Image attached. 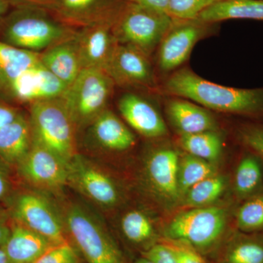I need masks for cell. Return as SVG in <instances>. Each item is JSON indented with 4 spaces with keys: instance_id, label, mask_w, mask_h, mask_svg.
<instances>
[{
    "instance_id": "obj_1",
    "label": "cell",
    "mask_w": 263,
    "mask_h": 263,
    "mask_svg": "<svg viewBox=\"0 0 263 263\" xmlns=\"http://www.w3.org/2000/svg\"><path fill=\"white\" fill-rule=\"evenodd\" d=\"M157 94L191 100L211 111L263 122V87L240 89L213 83L183 67L159 83Z\"/></svg>"
},
{
    "instance_id": "obj_2",
    "label": "cell",
    "mask_w": 263,
    "mask_h": 263,
    "mask_svg": "<svg viewBox=\"0 0 263 263\" xmlns=\"http://www.w3.org/2000/svg\"><path fill=\"white\" fill-rule=\"evenodd\" d=\"M55 197L67 238L86 263H127L100 212L80 197Z\"/></svg>"
},
{
    "instance_id": "obj_3",
    "label": "cell",
    "mask_w": 263,
    "mask_h": 263,
    "mask_svg": "<svg viewBox=\"0 0 263 263\" xmlns=\"http://www.w3.org/2000/svg\"><path fill=\"white\" fill-rule=\"evenodd\" d=\"M76 31L49 10L34 7L12 8L0 21L1 42L37 53L72 37Z\"/></svg>"
},
{
    "instance_id": "obj_4",
    "label": "cell",
    "mask_w": 263,
    "mask_h": 263,
    "mask_svg": "<svg viewBox=\"0 0 263 263\" xmlns=\"http://www.w3.org/2000/svg\"><path fill=\"white\" fill-rule=\"evenodd\" d=\"M3 208L9 221L43 235L55 245L70 242L60 204L53 195L24 185L15 189Z\"/></svg>"
},
{
    "instance_id": "obj_5",
    "label": "cell",
    "mask_w": 263,
    "mask_h": 263,
    "mask_svg": "<svg viewBox=\"0 0 263 263\" xmlns=\"http://www.w3.org/2000/svg\"><path fill=\"white\" fill-rule=\"evenodd\" d=\"M115 84L103 70L84 69L61 99L77 134L108 108Z\"/></svg>"
},
{
    "instance_id": "obj_6",
    "label": "cell",
    "mask_w": 263,
    "mask_h": 263,
    "mask_svg": "<svg viewBox=\"0 0 263 263\" xmlns=\"http://www.w3.org/2000/svg\"><path fill=\"white\" fill-rule=\"evenodd\" d=\"M28 115L32 141L69 162L78 152V134L61 97L31 104Z\"/></svg>"
},
{
    "instance_id": "obj_7",
    "label": "cell",
    "mask_w": 263,
    "mask_h": 263,
    "mask_svg": "<svg viewBox=\"0 0 263 263\" xmlns=\"http://www.w3.org/2000/svg\"><path fill=\"white\" fill-rule=\"evenodd\" d=\"M174 19L167 13L129 3L113 25L119 44L127 45L152 58Z\"/></svg>"
},
{
    "instance_id": "obj_8",
    "label": "cell",
    "mask_w": 263,
    "mask_h": 263,
    "mask_svg": "<svg viewBox=\"0 0 263 263\" xmlns=\"http://www.w3.org/2000/svg\"><path fill=\"white\" fill-rule=\"evenodd\" d=\"M67 186L99 212L111 210L122 200L115 179L98 162L79 152L69 161Z\"/></svg>"
},
{
    "instance_id": "obj_9",
    "label": "cell",
    "mask_w": 263,
    "mask_h": 263,
    "mask_svg": "<svg viewBox=\"0 0 263 263\" xmlns=\"http://www.w3.org/2000/svg\"><path fill=\"white\" fill-rule=\"evenodd\" d=\"M226 209L214 206L195 208L180 213L165 230L167 239L178 240L200 252L214 248L226 231Z\"/></svg>"
},
{
    "instance_id": "obj_10",
    "label": "cell",
    "mask_w": 263,
    "mask_h": 263,
    "mask_svg": "<svg viewBox=\"0 0 263 263\" xmlns=\"http://www.w3.org/2000/svg\"><path fill=\"white\" fill-rule=\"evenodd\" d=\"M216 29V24L206 23L199 19H174L155 52L157 75L158 72L162 80L183 67L195 45L214 34Z\"/></svg>"
},
{
    "instance_id": "obj_11",
    "label": "cell",
    "mask_w": 263,
    "mask_h": 263,
    "mask_svg": "<svg viewBox=\"0 0 263 263\" xmlns=\"http://www.w3.org/2000/svg\"><path fill=\"white\" fill-rule=\"evenodd\" d=\"M14 170L24 186L54 197L63 194L67 186L68 162L34 141Z\"/></svg>"
},
{
    "instance_id": "obj_12",
    "label": "cell",
    "mask_w": 263,
    "mask_h": 263,
    "mask_svg": "<svg viewBox=\"0 0 263 263\" xmlns=\"http://www.w3.org/2000/svg\"><path fill=\"white\" fill-rule=\"evenodd\" d=\"M105 72L116 87L157 94L158 77L151 57L136 48L118 43Z\"/></svg>"
},
{
    "instance_id": "obj_13",
    "label": "cell",
    "mask_w": 263,
    "mask_h": 263,
    "mask_svg": "<svg viewBox=\"0 0 263 263\" xmlns=\"http://www.w3.org/2000/svg\"><path fill=\"white\" fill-rule=\"evenodd\" d=\"M129 0H58L51 11L63 23L80 29L113 26Z\"/></svg>"
},
{
    "instance_id": "obj_14",
    "label": "cell",
    "mask_w": 263,
    "mask_h": 263,
    "mask_svg": "<svg viewBox=\"0 0 263 263\" xmlns=\"http://www.w3.org/2000/svg\"><path fill=\"white\" fill-rule=\"evenodd\" d=\"M86 148L103 152H122L136 143L133 132L110 108L103 112L84 130Z\"/></svg>"
},
{
    "instance_id": "obj_15",
    "label": "cell",
    "mask_w": 263,
    "mask_h": 263,
    "mask_svg": "<svg viewBox=\"0 0 263 263\" xmlns=\"http://www.w3.org/2000/svg\"><path fill=\"white\" fill-rule=\"evenodd\" d=\"M117 108L124 122L142 136L157 139L167 136L162 115L149 99L138 91H127L121 95Z\"/></svg>"
},
{
    "instance_id": "obj_16",
    "label": "cell",
    "mask_w": 263,
    "mask_h": 263,
    "mask_svg": "<svg viewBox=\"0 0 263 263\" xmlns=\"http://www.w3.org/2000/svg\"><path fill=\"white\" fill-rule=\"evenodd\" d=\"M76 40L82 70H106L118 46L113 26H90L77 29Z\"/></svg>"
},
{
    "instance_id": "obj_17",
    "label": "cell",
    "mask_w": 263,
    "mask_h": 263,
    "mask_svg": "<svg viewBox=\"0 0 263 263\" xmlns=\"http://www.w3.org/2000/svg\"><path fill=\"white\" fill-rule=\"evenodd\" d=\"M179 157L172 148L154 151L145 162L146 181L154 191L171 202L181 197L179 188Z\"/></svg>"
},
{
    "instance_id": "obj_18",
    "label": "cell",
    "mask_w": 263,
    "mask_h": 263,
    "mask_svg": "<svg viewBox=\"0 0 263 263\" xmlns=\"http://www.w3.org/2000/svg\"><path fill=\"white\" fill-rule=\"evenodd\" d=\"M162 98L165 113L180 136L217 130V121L211 110L179 97Z\"/></svg>"
},
{
    "instance_id": "obj_19",
    "label": "cell",
    "mask_w": 263,
    "mask_h": 263,
    "mask_svg": "<svg viewBox=\"0 0 263 263\" xmlns=\"http://www.w3.org/2000/svg\"><path fill=\"white\" fill-rule=\"evenodd\" d=\"M75 36L76 34L40 53L43 67L67 87L82 70Z\"/></svg>"
},
{
    "instance_id": "obj_20",
    "label": "cell",
    "mask_w": 263,
    "mask_h": 263,
    "mask_svg": "<svg viewBox=\"0 0 263 263\" xmlns=\"http://www.w3.org/2000/svg\"><path fill=\"white\" fill-rule=\"evenodd\" d=\"M10 234L2 248L12 263H34L56 246L43 235L10 221Z\"/></svg>"
},
{
    "instance_id": "obj_21",
    "label": "cell",
    "mask_w": 263,
    "mask_h": 263,
    "mask_svg": "<svg viewBox=\"0 0 263 263\" xmlns=\"http://www.w3.org/2000/svg\"><path fill=\"white\" fill-rule=\"evenodd\" d=\"M32 144L28 112L0 128V157L13 169L27 155Z\"/></svg>"
},
{
    "instance_id": "obj_22",
    "label": "cell",
    "mask_w": 263,
    "mask_h": 263,
    "mask_svg": "<svg viewBox=\"0 0 263 263\" xmlns=\"http://www.w3.org/2000/svg\"><path fill=\"white\" fill-rule=\"evenodd\" d=\"M41 64L40 53L0 41V95L18 77Z\"/></svg>"
},
{
    "instance_id": "obj_23",
    "label": "cell",
    "mask_w": 263,
    "mask_h": 263,
    "mask_svg": "<svg viewBox=\"0 0 263 263\" xmlns=\"http://www.w3.org/2000/svg\"><path fill=\"white\" fill-rule=\"evenodd\" d=\"M197 19L209 24L231 19L263 22V0H222L204 10Z\"/></svg>"
},
{
    "instance_id": "obj_24",
    "label": "cell",
    "mask_w": 263,
    "mask_h": 263,
    "mask_svg": "<svg viewBox=\"0 0 263 263\" xmlns=\"http://www.w3.org/2000/svg\"><path fill=\"white\" fill-rule=\"evenodd\" d=\"M245 148L235 168L234 190L240 198L245 200L263 191V158Z\"/></svg>"
},
{
    "instance_id": "obj_25",
    "label": "cell",
    "mask_w": 263,
    "mask_h": 263,
    "mask_svg": "<svg viewBox=\"0 0 263 263\" xmlns=\"http://www.w3.org/2000/svg\"><path fill=\"white\" fill-rule=\"evenodd\" d=\"M119 227L124 238L131 245L143 248L142 252L155 245L153 243L155 235L153 224L142 211L132 209L124 213Z\"/></svg>"
},
{
    "instance_id": "obj_26",
    "label": "cell",
    "mask_w": 263,
    "mask_h": 263,
    "mask_svg": "<svg viewBox=\"0 0 263 263\" xmlns=\"http://www.w3.org/2000/svg\"><path fill=\"white\" fill-rule=\"evenodd\" d=\"M179 144L188 155L209 162L217 160L223 149V139L217 130L180 136Z\"/></svg>"
},
{
    "instance_id": "obj_27",
    "label": "cell",
    "mask_w": 263,
    "mask_h": 263,
    "mask_svg": "<svg viewBox=\"0 0 263 263\" xmlns=\"http://www.w3.org/2000/svg\"><path fill=\"white\" fill-rule=\"evenodd\" d=\"M223 263H263V236H238L227 248Z\"/></svg>"
},
{
    "instance_id": "obj_28",
    "label": "cell",
    "mask_w": 263,
    "mask_h": 263,
    "mask_svg": "<svg viewBox=\"0 0 263 263\" xmlns=\"http://www.w3.org/2000/svg\"><path fill=\"white\" fill-rule=\"evenodd\" d=\"M211 163L188 154L179 160L178 181L181 196H185L194 185L215 175V168Z\"/></svg>"
},
{
    "instance_id": "obj_29",
    "label": "cell",
    "mask_w": 263,
    "mask_h": 263,
    "mask_svg": "<svg viewBox=\"0 0 263 263\" xmlns=\"http://www.w3.org/2000/svg\"><path fill=\"white\" fill-rule=\"evenodd\" d=\"M235 226L242 233L263 232V191L243 200L237 209Z\"/></svg>"
},
{
    "instance_id": "obj_30",
    "label": "cell",
    "mask_w": 263,
    "mask_h": 263,
    "mask_svg": "<svg viewBox=\"0 0 263 263\" xmlns=\"http://www.w3.org/2000/svg\"><path fill=\"white\" fill-rule=\"evenodd\" d=\"M226 180L215 175L194 185L189 190L186 203L189 206L205 207L215 202L226 189Z\"/></svg>"
},
{
    "instance_id": "obj_31",
    "label": "cell",
    "mask_w": 263,
    "mask_h": 263,
    "mask_svg": "<svg viewBox=\"0 0 263 263\" xmlns=\"http://www.w3.org/2000/svg\"><path fill=\"white\" fill-rule=\"evenodd\" d=\"M221 1L222 0H169L167 14L176 20H193Z\"/></svg>"
},
{
    "instance_id": "obj_32",
    "label": "cell",
    "mask_w": 263,
    "mask_h": 263,
    "mask_svg": "<svg viewBox=\"0 0 263 263\" xmlns=\"http://www.w3.org/2000/svg\"><path fill=\"white\" fill-rule=\"evenodd\" d=\"M236 138L243 148L263 158V122L241 123L236 129Z\"/></svg>"
},
{
    "instance_id": "obj_33",
    "label": "cell",
    "mask_w": 263,
    "mask_h": 263,
    "mask_svg": "<svg viewBox=\"0 0 263 263\" xmlns=\"http://www.w3.org/2000/svg\"><path fill=\"white\" fill-rule=\"evenodd\" d=\"M34 263H81V255L70 242L51 247Z\"/></svg>"
},
{
    "instance_id": "obj_34",
    "label": "cell",
    "mask_w": 263,
    "mask_h": 263,
    "mask_svg": "<svg viewBox=\"0 0 263 263\" xmlns=\"http://www.w3.org/2000/svg\"><path fill=\"white\" fill-rule=\"evenodd\" d=\"M162 242L174 252L179 263H207L200 252L187 243L170 239Z\"/></svg>"
},
{
    "instance_id": "obj_35",
    "label": "cell",
    "mask_w": 263,
    "mask_h": 263,
    "mask_svg": "<svg viewBox=\"0 0 263 263\" xmlns=\"http://www.w3.org/2000/svg\"><path fill=\"white\" fill-rule=\"evenodd\" d=\"M13 167L0 157V207L5 204L15 191Z\"/></svg>"
},
{
    "instance_id": "obj_36",
    "label": "cell",
    "mask_w": 263,
    "mask_h": 263,
    "mask_svg": "<svg viewBox=\"0 0 263 263\" xmlns=\"http://www.w3.org/2000/svg\"><path fill=\"white\" fill-rule=\"evenodd\" d=\"M141 256L154 263H179L174 252L162 242L155 243L142 252Z\"/></svg>"
},
{
    "instance_id": "obj_37",
    "label": "cell",
    "mask_w": 263,
    "mask_h": 263,
    "mask_svg": "<svg viewBox=\"0 0 263 263\" xmlns=\"http://www.w3.org/2000/svg\"><path fill=\"white\" fill-rule=\"evenodd\" d=\"M24 111L22 107L0 100V128L14 121Z\"/></svg>"
},
{
    "instance_id": "obj_38",
    "label": "cell",
    "mask_w": 263,
    "mask_h": 263,
    "mask_svg": "<svg viewBox=\"0 0 263 263\" xmlns=\"http://www.w3.org/2000/svg\"><path fill=\"white\" fill-rule=\"evenodd\" d=\"M58 0H10L12 8L15 7H34L51 10Z\"/></svg>"
},
{
    "instance_id": "obj_39",
    "label": "cell",
    "mask_w": 263,
    "mask_h": 263,
    "mask_svg": "<svg viewBox=\"0 0 263 263\" xmlns=\"http://www.w3.org/2000/svg\"><path fill=\"white\" fill-rule=\"evenodd\" d=\"M129 1L167 14L169 0H129Z\"/></svg>"
},
{
    "instance_id": "obj_40",
    "label": "cell",
    "mask_w": 263,
    "mask_h": 263,
    "mask_svg": "<svg viewBox=\"0 0 263 263\" xmlns=\"http://www.w3.org/2000/svg\"><path fill=\"white\" fill-rule=\"evenodd\" d=\"M10 234V223L0 217V247L5 245Z\"/></svg>"
},
{
    "instance_id": "obj_41",
    "label": "cell",
    "mask_w": 263,
    "mask_h": 263,
    "mask_svg": "<svg viewBox=\"0 0 263 263\" xmlns=\"http://www.w3.org/2000/svg\"><path fill=\"white\" fill-rule=\"evenodd\" d=\"M11 8L10 0H0V21L8 14Z\"/></svg>"
},
{
    "instance_id": "obj_42",
    "label": "cell",
    "mask_w": 263,
    "mask_h": 263,
    "mask_svg": "<svg viewBox=\"0 0 263 263\" xmlns=\"http://www.w3.org/2000/svg\"><path fill=\"white\" fill-rule=\"evenodd\" d=\"M0 263H12L2 247H0Z\"/></svg>"
},
{
    "instance_id": "obj_43",
    "label": "cell",
    "mask_w": 263,
    "mask_h": 263,
    "mask_svg": "<svg viewBox=\"0 0 263 263\" xmlns=\"http://www.w3.org/2000/svg\"><path fill=\"white\" fill-rule=\"evenodd\" d=\"M134 263H154V262H152V261L149 260V259L146 258V257H143V256H141V257H139V258L137 259L135 261Z\"/></svg>"
}]
</instances>
